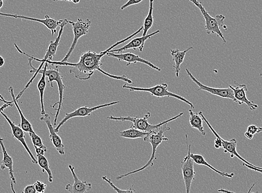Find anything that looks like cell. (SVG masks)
I'll return each instance as SVG.
<instances>
[{
  "label": "cell",
  "mask_w": 262,
  "mask_h": 193,
  "mask_svg": "<svg viewBox=\"0 0 262 193\" xmlns=\"http://www.w3.org/2000/svg\"><path fill=\"white\" fill-rule=\"evenodd\" d=\"M106 55L109 57H112V58L117 59L119 61L126 62L127 66H128L131 64H135L138 63V62H140V63L145 64L148 66H149L151 69L156 70L158 71H161L160 68L156 66L154 64H153L152 62L143 58H141L139 56L132 53L116 54L115 53L108 52Z\"/></svg>",
  "instance_id": "12"
},
{
  "label": "cell",
  "mask_w": 262,
  "mask_h": 193,
  "mask_svg": "<svg viewBox=\"0 0 262 193\" xmlns=\"http://www.w3.org/2000/svg\"><path fill=\"white\" fill-rule=\"evenodd\" d=\"M150 133H148L142 131L139 129H136L133 126L127 130H123L119 133L121 137L128 139H136L139 138H144L148 134Z\"/></svg>",
  "instance_id": "23"
},
{
  "label": "cell",
  "mask_w": 262,
  "mask_h": 193,
  "mask_svg": "<svg viewBox=\"0 0 262 193\" xmlns=\"http://www.w3.org/2000/svg\"><path fill=\"white\" fill-rule=\"evenodd\" d=\"M170 129V128L167 126V124H165L162 126L160 129L159 130L158 132L156 133H150L149 134L146 136V137L144 138V141L147 142V143H150L152 146V155L149 161H148L144 167L126 174L118 175L116 179L117 180H121L122 178L128 177L129 175L143 171V170L146 168L153 166V165H154L153 161L157 160L156 153L158 147L161 145L163 141L169 140L168 138L165 137L164 133L165 132L169 131Z\"/></svg>",
  "instance_id": "2"
},
{
  "label": "cell",
  "mask_w": 262,
  "mask_h": 193,
  "mask_svg": "<svg viewBox=\"0 0 262 193\" xmlns=\"http://www.w3.org/2000/svg\"><path fill=\"white\" fill-rule=\"evenodd\" d=\"M192 49L193 47H190L184 51H180L179 49L171 50L170 53L174 62L173 67L175 69L176 77L178 78L179 76L180 67L181 64L183 63L186 53Z\"/></svg>",
  "instance_id": "19"
},
{
  "label": "cell",
  "mask_w": 262,
  "mask_h": 193,
  "mask_svg": "<svg viewBox=\"0 0 262 193\" xmlns=\"http://www.w3.org/2000/svg\"><path fill=\"white\" fill-rule=\"evenodd\" d=\"M13 104L4 103L2 107H0V113L4 111L5 109L8 108V107H13Z\"/></svg>",
  "instance_id": "33"
},
{
  "label": "cell",
  "mask_w": 262,
  "mask_h": 193,
  "mask_svg": "<svg viewBox=\"0 0 262 193\" xmlns=\"http://www.w3.org/2000/svg\"><path fill=\"white\" fill-rule=\"evenodd\" d=\"M186 72L191 80L198 85L199 87L198 91H204V92H207L213 95L219 96V97L222 98L231 99L235 102L234 93H233V90L231 88L221 89L206 86V85L198 81L197 79L193 76L189 69H186Z\"/></svg>",
  "instance_id": "11"
},
{
  "label": "cell",
  "mask_w": 262,
  "mask_h": 193,
  "mask_svg": "<svg viewBox=\"0 0 262 193\" xmlns=\"http://www.w3.org/2000/svg\"><path fill=\"white\" fill-rule=\"evenodd\" d=\"M260 76L262 78V73H260Z\"/></svg>",
  "instance_id": "44"
},
{
  "label": "cell",
  "mask_w": 262,
  "mask_h": 193,
  "mask_svg": "<svg viewBox=\"0 0 262 193\" xmlns=\"http://www.w3.org/2000/svg\"><path fill=\"white\" fill-rule=\"evenodd\" d=\"M35 185L34 184L28 185L25 187L22 193H36Z\"/></svg>",
  "instance_id": "32"
},
{
  "label": "cell",
  "mask_w": 262,
  "mask_h": 193,
  "mask_svg": "<svg viewBox=\"0 0 262 193\" xmlns=\"http://www.w3.org/2000/svg\"><path fill=\"white\" fill-rule=\"evenodd\" d=\"M4 2L2 0H0V10L3 7Z\"/></svg>",
  "instance_id": "41"
},
{
  "label": "cell",
  "mask_w": 262,
  "mask_h": 193,
  "mask_svg": "<svg viewBox=\"0 0 262 193\" xmlns=\"http://www.w3.org/2000/svg\"><path fill=\"white\" fill-rule=\"evenodd\" d=\"M262 132V127H258V133Z\"/></svg>",
  "instance_id": "42"
},
{
  "label": "cell",
  "mask_w": 262,
  "mask_h": 193,
  "mask_svg": "<svg viewBox=\"0 0 262 193\" xmlns=\"http://www.w3.org/2000/svg\"><path fill=\"white\" fill-rule=\"evenodd\" d=\"M189 1L200 10L205 21H206V26H205V28H206L207 33L208 35L215 34V35L221 38L223 44H226V40L221 31V28L223 27L225 30L227 29L226 26H223L225 17L222 15H218L215 18H213V16H211L207 12L202 3L198 2V0H189Z\"/></svg>",
  "instance_id": "5"
},
{
  "label": "cell",
  "mask_w": 262,
  "mask_h": 193,
  "mask_svg": "<svg viewBox=\"0 0 262 193\" xmlns=\"http://www.w3.org/2000/svg\"><path fill=\"white\" fill-rule=\"evenodd\" d=\"M102 179L106 181V182L110 185V186L112 187V188H113L114 190H115L117 192H136V190L133 188V186L129 187V188L126 190H122L121 189H119L116 187L115 184H114L112 183V181L111 179H108L106 176H104L103 177H102Z\"/></svg>",
  "instance_id": "28"
},
{
  "label": "cell",
  "mask_w": 262,
  "mask_h": 193,
  "mask_svg": "<svg viewBox=\"0 0 262 193\" xmlns=\"http://www.w3.org/2000/svg\"><path fill=\"white\" fill-rule=\"evenodd\" d=\"M9 92L11 96V98L13 99L14 102V105L16 106L17 110L19 112V115L21 119L20 127L24 132L29 133H34V130L32 128L31 124L25 118L23 113H22L21 108L18 103V101L16 99L15 94L14 92V88L13 87H10L9 88Z\"/></svg>",
  "instance_id": "20"
},
{
  "label": "cell",
  "mask_w": 262,
  "mask_h": 193,
  "mask_svg": "<svg viewBox=\"0 0 262 193\" xmlns=\"http://www.w3.org/2000/svg\"><path fill=\"white\" fill-rule=\"evenodd\" d=\"M36 189L38 192L44 193L47 189V185L43 181L37 180L35 183Z\"/></svg>",
  "instance_id": "30"
},
{
  "label": "cell",
  "mask_w": 262,
  "mask_h": 193,
  "mask_svg": "<svg viewBox=\"0 0 262 193\" xmlns=\"http://www.w3.org/2000/svg\"><path fill=\"white\" fill-rule=\"evenodd\" d=\"M48 150H45L42 148H35V151L37 155H44L47 152Z\"/></svg>",
  "instance_id": "34"
},
{
  "label": "cell",
  "mask_w": 262,
  "mask_h": 193,
  "mask_svg": "<svg viewBox=\"0 0 262 193\" xmlns=\"http://www.w3.org/2000/svg\"><path fill=\"white\" fill-rule=\"evenodd\" d=\"M5 64V60L2 56H0V67L3 66Z\"/></svg>",
  "instance_id": "35"
},
{
  "label": "cell",
  "mask_w": 262,
  "mask_h": 193,
  "mask_svg": "<svg viewBox=\"0 0 262 193\" xmlns=\"http://www.w3.org/2000/svg\"><path fill=\"white\" fill-rule=\"evenodd\" d=\"M1 114L5 118L6 120H7L8 124H9L13 137L19 141L22 146H24L26 152L28 153V155H29L31 158L32 163L34 164H37L38 161L36 160L35 157H34L32 155L29 147L28 146L26 143L24 130H22V128L19 126H16V125L13 122L11 121V119L7 115H6L3 111L2 112Z\"/></svg>",
  "instance_id": "14"
},
{
  "label": "cell",
  "mask_w": 262,
  "mask_h": 193,
  "mask_svg": "<svg viewBox=\"0 0 262 193\" xmlns=\"http://www.w3.org/2000/svg\"><path fill=\"white\" fill-rule=\"evenodd\" d=\"M119 103H120V102L119 101H116L111 102V103L102 104L93 107L85 106L79 107V108L72 112L66 113L65 117L62 119V120L59 123L58 126L54 128L55 132L59 133L60 128L62 127V126H63V125L66 122L70 120L71 119L74 118H84L89 117L91 115V113L96 110H99L100 109H103L104 107L115 105L119 104Z\"/></svg>",
  "instance_id": "10"
},
{
  "label": "cell",
  "mask_w": 262,
  "mask_h": 193,
  "mask_svg": "<svg viewBox=\"0 0 262 193\" xmlns=\"http://www.w3.org/2000/svg\"><path fill=\"white\" fill-rule=\"evenodd\" d=\"M49 65L48 62H45L44 68L45 74L48 78V82L50 84L51 87H53V83L54 82H56L57 83V85H58L59 94V100L58 102V107L56 110L54 122V126H55L57 120H58V118L61 109L62 101L64 100V92L66 86L63 82H62V76L59 71L58 66H56L55 69H48Z\"/></svg>",
  "instance_id": "7"
},
{
  "label": "cell",
  "mask_w": 262,
  "mask_h": 193,
  "mask_svg": "<svg viewBox=\"0 0 262 193\" xmlns=\"http://www.w3.org/2000/svg\"><path fill=\"white\" fill-rule=\"evenodd\" d=\"M28 135L30 136L34 148H42L48 150L47 146L43 144L42 138L35 132L29 133Z\"/></svg>",
  "instance_id": "27"
},
{
  "label": "cell",
  "mask_w": 262,
  "mask_h": 193,
  "mask_svg": "<svg viewBox=\"0 0 262 193\" xmlns=\"http://www.w3.org/2000/svg\"><path fill=\"white\" fill-rule=\"evenodd\" d=\"M73 175L74 183L72 185L68 184L66 186V189L71 193H85L89 191L92 189V184L79 179L75 172V168L73 166H68Z\"/></svg>",
  "instance_id": "16"
},
{
  "label": "cell",
  "mask_w": 262,
  "mask_h": 193,
  "mask_svg": "<svg viewBox=\"0 0 262 193\" xmlns=\"http://www.w3.org/2000/svg\"><path fill=\"white\" fill-rule=\"evenodd\" d=\"M219 192H232L233 191H230V190H226L224 189H220L218 190Z\"/></svg>",
  "instance_id": "37"
},
{
  "label": "cell",
  "mask_w": 262,
  "mask_h": 193,
  "mask_svg": "<svg viewBox=\"0 0 262 193\" xmlns=\"http://www.w3.org/2000/svg\"><path fill=\"white\" fill-rule=\"evenodd\" d=\"M53 1L55 2H72V0H53Z\"/></svg>",
  "instance_id": "39"
},
{
  "label": "cell",
  "mask_w": 262,
  "mask_h": 193,
  "mask_svg": "<svg viewBox=\"0 0 262 193\" xmlns=\"http://www.w3.org/2000/svg\"><path fill=\"white\" fill-rule=\"evenodd\" d=\"M142 30H143V26H141L138 31L134 32L132 35L122 40L121 41L117 42L113 45L112 46L100 54L92 52V51H87V52L82 53L77 63H70V62H61L60 61H47L46 62H48L49 64L55 66H71V69L70 70V73H73L75 75V78L79 79L80 81L89 80L96 71H99L103 73L104 75L112 79L113 75L110 74V73L101 69V66L102 65L101 61L102 58L105 55H106L108 52H110V51L113 49L114 48H116L118 45L129 41L131 38L138 35Z\"/></svg>",
  "instance_id": "1"
},
{
  "label": "cell",
  "mask_w": 262,
  "mask_h": 193,
  "mask_svg": "<svg viewBox=\"0 0 262 193\" xmlns=\"http://www.w3.org/2000/svg\"><path fill=\"white\" fill-rule=\"evenodd\" d=\"M68 24L69 23H68L67 19L60 20L59 24V27H60V28L58 33V36H57L54 41L50 42V43L49 45V47L47 50V52L45 54L44 58L42 59H37L35 58V57H34L30 55H28L25 52H22V51L19 48L18 45H17L16 44H14L15 47L17 50L18 51L19 53H20L21 54H24L28 57V61L36 60L42 62V64L40 65V66L38 68V69H36V70L30 71V72L34 73V75L33 76L32 79H31V80L29 81V82H28V84L26 85V87L28 88L30 87V85L32 83L33 81L34 80V79H35V78L38 74L39 71L40 70H41L43 66H44L45 62L47 61L53 60V59L54 58L56 55L57 50H58V47L59 46L60 39L62 35V33H63L64 27Z\"/></svg>",
  "instance_id": "3"
},
{
  "label": "cell",
  "mask_w": 262,
  "mask_h": 193,
  "mask_svg": "<svg viewBox=\"0 0 262 193\" xmlns=\"http://www.w3.org/2000/svg\"><path fill=\"white\" fill-rule=\"evenodd\" d=\"M81 2V0H72V3L75 4H77L79 3V2Z\"/></svg>",
  "instance_id": "40"
},
{
  "label": "cell",
  "mask_w": 262,
  "mask_h": 193,
  "mask_svg": "<svg viewBox=\"0 0 262 193\" xmlns=\"http://www.w3.org/2000/svg\"><path fill=\"white\" fill-rule=\"evenodd\" d=\"M68 23L72 26L73 32L74 34L73 41L71 47L68 51L67 54L63 59L60 61L61 62H68V59L70 58L73 51L75 50L79 39L82 36L87 35L89 32L92 22L89 19L84 21L82 19L79 18L77 22L70 21L68 20Z\"/></svg>",
  "instance_id": "8"
},
{
  "label": "cell",
  "mask_w": 262,
  "mask_h": 193,
  "mask_svg": "<svg viewBox=\"0 0 262 193\" xmlns=\"http://www.w3.org/2000/svg\"><path fill=\"white\" fill-rule=\"evenodd\" d=\"M184 115L183 112H181L178 115H176L173 118L168 119V120L160 122L158 124L153 125L149 123L148 121L151 117V113L149 112H147L144 118H137V117H116L113 116L108 117L107 118L110 119V120L116 121V122H132L133 125V126L136 129L142 130V131L148 132V133H156L159 131V130L165 124H168L170 122H172L176 119H177Z\"/></svg>",
  "instance_id": "4"
},
{
  "label": "cell",
  "mask_w": 262,
  "mask_h": 193,
  "mask_svg": "<svg viewBox=\"0 0 262 193\" xmlns=\"http://www.w3.org/2000/svg\"><path fill=\"white\" fill-rule=\"evenodd\" d=\"M2 1H3V0H2Z\"/></svg>",
  "instance_id": "45"
},
{
  "label": "cell",
  "mask_w": 262,
  "mask_h": 193,
  "mask_svg": "<svg viewBox=\"0 0 262 193\" xmlns=\"http://www.w3.org/2000/svg\"><path fill=\"white\" fill-rule=\"evenodd\" d=\"M41 121L47 125L50 133V140L52 141L55 149L61 156H64L65 155L64 145L58 133L55 132L52 121H51L50 117L47 113H45L41 118Z\"/></svg>",
  "instance_id": "15"
},
{
  "label": "cell",
  "mask_w": 262,
  "mask_h": 193,
  "mask_svg": "<svg viewBox=\"0 0 262 193\" xmlns=\"http://www.w3.org/2000/svg\"><path fill=\"white\" fill-rule=\"evenodd\" d=\"M38 164L40 167L42 168L43 173L47 172L48 175V181L50 183L53 181V175L51 170L49 162L46 158L43 155H37Z\"/></svg>",
  "instance_id": "25"
},
{
  "label": "cell",
  "mask_w": 262,
  "mask_h": 193,
  "mask_svg": "<svg viewBox=\"0 0 262 193\" xmlns=\"http://www.w3.org/2000/svg\"><path fill=\"white\" fill-rule=\"evenodd\" d=\"M236 84L237 85L235 87L229 85V87L232 89L233 93H234L235 103L240 105L246 104L252 111L257 109L258 105L255 104L253 101L249 100L247 97L248 89L246 85L239 84L237 83Z\"/></svg>",
  "instance_id": "13"
},
{
  "label": "cell",
  "mask_w": 262,
  "mask_h": 193,
  "mask_svg": "<svg viewBox=\"0 0 262 193\" xmlns=\"http://www.w3.org/2000/svg\"><path fill=\"white\" fill-rule=\"evenodd\" d=\"M187 146V155L181 162V168L183 174V179L185 185L186 192H190L192 181L195 179L196 173L194 170V162L191 158V144L188 142L187 135H185Z\"/></svg>",
  "instance_id": "9"
},
{
  "label": "cell",
  "mask_w": 262,
  "mask_h": 193,
  "mask_svg": "<svg viewBox=\"0 0 262 193\" xmlns=\"http://www.w3.org/2000/svg\"><path fill=\"white\" fill-rule=\"evenodd\" d=\"M0 146H1L3 155L2 162L1 164H0V168H1L2 170L7 169L9 170V174L11 181V189H12L13 191L15 192L13 185L16 184V181L14 174L13 160V158L8 154L7 149H6L4 139L2 137H0Z\"/></svg>",
  "instance_id": "18"
},
{
  "label": "cell",
  "mask_w": 262,
  "mask_h": 193,
  "mask_svg": "<svg viewBox=\"0 0 262 193\" xmlns=\"http://www.w3.org/2000/svg\"><path fill=\"white\" fill-rule=\"evenodd\" d=\"M0 98H2L3 100H5L1 94H0Z\"/></svg>",
  "instance_id": "43"
},
{
  "label": "cell",
  "mask_w": 262,
  "mask_h": 193,
  "mask_svg": "<svg viewBox=\"0 0 262 193\" xmlns=\"http://www.w3.org/2000/svg\"><path fill=\"white\" fill-rule=\"evenodd\" d=\"M36 68L34 67V69H32L31 70H36ZM23 95V94H21L20 93H19V94L18 95V96H17V97L16 98V99L17 100H19L20 98H21V96Z\"/></svg>",
  "instance_id": "38"
},
{
  "label": "cell",
  "mask_w": 262,
  "mask_h": 193,
  "mask_svg": "<svg viewBox=\"0 0 262 193\" xmlns=\"http://www.w3.org/2000/svg\"><path fill=\"white\" fill-rule=\"evenodd\" d=\"M189 123L192 128L196 129L203 136L206 135V130L203 127V119L199 112H193L189 109Z\"/></svg>",
  "instance_id": "22"
},
{
  "label": "cell",
  "mask_w": 262,
  "mask_h": 193,
  "mask_svg": "<svg viewBox=\"0 0 262 193\" xmlns=\"http://www.w3.org/2000/svg\"><path fill=\"white\" fill-rule=\"evenodd\" d=\"M38 73H41L42 76L41 79H40L39 82L37 85V88L39 92L40 95V99H41V113L42 115H44L46 113V111H45V107H44V93L45 88L47 87V82H46V75L45 74L44 69H41L39 71Z\"/></svg>",
  "instance_id": "24"
},
{
  "label": "cell",
  "mask_w": 262,
  "mask_h": 193,
  "mask_svg": "<svg viewBox=\"0 0 262 193\" xmlns=\"http://www.w3.org/2000/svg\"><path fill=\"white\" fill-rule=\"evenodd\" d=\"M123 88L127 89L130 92H147L150 93L152 96H156L157 98L171 97L177 99L184 102L186 104L189 105L191 109H194L195 107L190 101L180 95L170 92L168 90V85L167 83H162L155 85L151 88H139L128 86L126 84L123 85Z\"/></svg>",
  "instance_id": "6"
},
{
  "label": "cell",
  "mask_w": 262,
  "mask_h": 193,
  "mask_svg": "<svg viewBox=\"0 0 262 193\" xmlns=\"http://www.w3.org/2000/svg\"><path fill=\"white\" fill-rule=\"evenodd\" d=\"M0 101L3 102V103H4L13 104H14L13 101H9L6 100H3L1 98H0Z\"/></svg>",
  "instance_id": "36"
},
{
  "label": "cell",
  "mask_w": 262,
  "mask_h": 193,
  "mask_svg": "<svg viewBox=\"0 0 262 193\" xmlns=\"http://www.w3.org/2000/svg\"><path fill=\"white\" fill-rule=\"evenodd\" d=\"M159 32H160V31L157 30L150 34H147L146 36L135 38L122 48L118 49H112L110 51V52L121 53L123 51H126L129 49H133L134 50L138 49L140 52H142L144 50L145 43L147 40L151 38L153 36L156 35V34L158 33Z\"/></svg>",
  "instance_id": "17"
},
{
  "label": "cell",
  "mask_w": 262,
  "mask_h": 193,
  "mask_svg": "<svg viewBox=\"0 0 262 193\" xmlns=\"http://www.w3.org/2000/svg\"><path fill=\"white\" fill-rule=\"evenodd\" d=\"M257 133H258V127L254 126V125H250L244 134L247 139L251 140L253 139L254 135Z\"/></svg>",
  "instance_id": "29"
},
{
  "label": "cell",
  "mask_w": 262,
  "mask_h": 193,
  "mask_svg": "<svg viewBox=\"0 0 262 193\" xmlns=\"http://www.w3.org/2000/svg\"><path fill=\"white\" fill-rule=\"evenodd\" d=\"M190 156L193 162H194L195 163L198 164V165L207 167L210 168V169L213 170V171H214L216 173L219 174L220 176H221V177H226L227 178L230 179H232L233 177H234L235 173H227L219 171V170L215 169L212 166H211L210 164H209L208 162L206 160V159H205L204 157L202 155H194L192 154V153L191 152Z\"/></svg>",
  "instance_id": "21"
},
{
  "label": "cell",
  "mask_w": 262,
  "mask_h": 193,
  "mask_svg": "<svg viewBox=\"0 0 262 193\" xmlns=\"http://www.w3.org/2000/svg\"><path fill=\"white\" fill-rule=\"evenodd\" d=\"M153 2H154V0H150L149 11L144 20L143 33H142V36H146L147 35L148 31H149L153 24Z\"/></svg>",
  "instance_id": "26"
},
{
  "label": "cell",
  "mask_w": 262,
  "mask_h": 193,
  "mask_svg": "<svg viewBox=\"0 0 262 193\" xmlns=\"http://www.w3.org/2000/svg\"><path fill=\"white\" fill-rule=\"evenodd\" d=\"M143 0H128V1L121 8V10H123L127 8L130 7V6L139 4L141 3Z\"/></svg>",
  "instance_id": "31"
}]
</instances>
